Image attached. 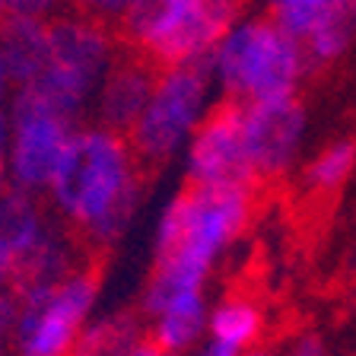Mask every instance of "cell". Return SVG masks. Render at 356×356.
<instances>
[{
    "mask_svg": "<svg viewBox=\"0 0 356 356\" xmlns=\"http://www.w3.org/2000/svg\"><path fill=\"white\" fill-rule=\"evenodd\" d=\"M207 299L204 289L181 293L149 312V341L169 356H188L207 337Z\"/></svg>",
    "mask_w": 356,
    "mask_h": 356,
    "instance_id": "12",
    "label": "cell"
},
{
    "mask_svg": "<svg viewBox=\"0 0 356 356\" xmlns=\"http://www.w3.org/2000/svg\"><path fill=\"white\" fill-rule=\"evenodd\" d=\"M137 165L124 134L99 124L76 127L44 191L89 245L108 248L124 236L140 204Z\"/></svg>",
    "mask_w": 356,
    "mask_h": 356,
    "instance_id": "1",
    "label": "cell"
},
{
    "mask_svg": "<svg viewBox=\"0 0 356 356\" xmlns=\"http://www.w3.org/2000/svg\"><path fill=\"white\" fill-rule=\"evenodd\" d=\"M350 172H353V140L341 137L331 140L309 165H305V188L312 194H334L347 185Z\"/></svg>",
    "mask_w": 356,
    "mask_h": 356,
    "instance_id": "18",
    "label": "cell"
},
{
    "mask_svg": "<svg viewBox=\"0 0 356 356\" xmlns=\"http://www.w3.org/2000/svg\"><path fill=\"white\" fill-rule=\"evenodd\" d=\"M207 334L210 341L245 353L264 334V312L248 296H226L207 312Z\"/></svg>",
    "mask_w": 356,
    "mask_h": 356,
    "instance_id": "15",
    "label": "cell"
},
{
    "mask_svg": "<svg viewBox=\"0 0 356 356\" xmlns=\"http://www.w3.org/2000/svg\"><path fill=\"white\" fill-rule=\"evenodd\" d=\"M3 159H7V108H0V191L7 188V172H3Z\"/></svg>",
    "mask_w": 356,
    "mask_h": 356,
    "instance_id": "25",
    "label": "cell"
},
{
    "mask_svg": "<svg viewBox=\"0 0 356 356\" xmlns=\"http://www.w3.org/2000/svg\"><path fill=\"white\" fill-rule=\"evenodd\" d=\"M350 38H353V13L350 16H337V19L321 22L318 29H312L302 38V54L309 67H327L347 54Z\"/></svg>",
    "mask_w": 356,
    "mask_h": 356,
    "instance_id": "19",
    "label": "cell"
},
{
    "mask_svg": "<svg viewBox=\"0 0 356 356\" xmlns=\"http://www.w3.org/2000/svg\"><path fill=\"white\" fill-rule=\"evenodd\" d=\"M236 19L238 0H131L118 22L127 42L165 70L204 60Z\"/></svg>",
    "mask_w": 356,
    "mask_h": 356,
    "instance_id": "4",
    "label": "cell"
},
{
    "mask_svg": "<svg viewBox=\"0 0 356 356\" xmlns=\"http://www.w3.org/2000/svg\"><path fill=\"white\" fill-rule=\"evenodd\" d=\"M252 220V191L188 188L175 194L156 229V264L143 289V312L181 293L204 289L216 261Z\"/></svg>",
    "mask_w": 356,
    "mask_h": 356,
    "instance_id": "2",
    "label": "cell"
},
{
    "mask_svg": "<svg viewBox=\"0 0 356 356\" xmlns=\"http://www.w3.org/2000/svg\"><path fill=\"white\" fill-rule=\"evenodd\" d=\"M74 131L70 118L26 92H16L7 108V185L26 194H42Z\"/></svg>",
    "mask_w": 356,
    "mask_h": 356,
    "instance_id": "8",
    "label": "cell"
},
{
    "mask_svg": "<svg viewBox=\"0 0 356 356\" xmlns=\"http://www.w3.org/2000/svg\"><path fill=\"white\" fill-rule=\"evenodd\" d=\"M156 83V70L149 60H115L108 67V74L96 86V111H99V127H108L115 134H127L143 111L149 99V89Z\"/></svg>",
    "mask_w": 356,
    "mask_h": 356,
    "instance_id": "11",
    "label": "cell"
},
{
    "mask_svg": "<svg viewBox=\"0 0 356 356\" xmlns=\"http://www.w3.org/2000/svg\"><path fill=\"white\" fill-rule=\"evenodd\" d=\"M64 0H7V16L13 19H51Z\"/></svg>",
    "mask_w": 356,
    "mask_h": 356,
    "instance_id": "21",
    "label": "cell"
},
{
    "mask_svg": "<svg viewBox=\"0 0 356 356\" xmlns=\"http://www.w3.org/2000/svg\"><path fill=\"white\" fill-rule=\"evenodd\" d=\"M242 356H274V353H267V350H248V353H242Z\"/></svg>",
    "mask_w": 356,
    "mask_h": 356,
    "instance_id": "29",
    "label": "cell"
},
{
    "mask_svg": "<svg viewBox=\"0 0 356 356\" xmlns=\"http://www.w3.org/2000/svg\"><path fill=\"white\" fill-rule=\"evenodd\" d=\"M13 277H16V258L0 245V299H7L13 293Z\"/></svg>",
    "mask_w": 356,
    "mask_h": 356,
    "instance_id": "22",
    "label": "cell"
},
{
    "mask_svg": "<svg viewBox=\"0 0 356 356\" xmlns=\"http://www.w3.org/2000/svg\"><path fill=\"white\" fill-rule=\"evenodd\" d=\"M0 58L7 67L10 86H29L48 64V22L7 16L0 22Z\"/></svg>",
    "mask_w": 356,
    "mask_h": 356,
    "instance_id": "13",
    "label": "cell"
},
{
    "mask_svg": "<svg viewBox=\"0 0 356 356\" xmlns=\"http://www.w3.org/2000/svg\"><path fill=\"white\" fill-rule=\"evenodd\" d=\"M115 64V44L102 22L86 16H60L48 22V64L29 86L16 89L54 108L76 124L80 111L92 102L96 86Z\"/></svg>",
    "mask_w": 356,
    "mask_h": 356,
    "instance_id": "5",
    "label": "cell"
},
{
    "mask_svg": "<svg viewBox=\"0 0 356 356\" xmlns=\"http://www.w3.org/2000/svg\"><path fill=\"white\" fill-rule=\"evenodd\" d=\"M10 76H7V67H3V58H0V108L7 105V99H10Z\"/></svg>",
    "mask_w": 356,
    "mask_h": 356,
    "instance_id": "27",
    "label": "cell"
},
{
    "mask_svg": "<svg viewBox=\"0 0 356 356\" xmlns=\"http://www.w3.org/2000/svg\"><path fill=\"white\" fill-rule=\"evenodd\" d=\"M207 74L226 92V102L248 105L296 96L305 70L302 44L264 19H236L207 54Z\"/></svg>",
    "mask_w": 356,
    "mask_h": 356,
    "instance_id": "3",
    "label": "cell"
},
{
    "mask_svg": "<svg viewBox=\"0 0 356 356\" xmlns=\"http://www.w3.org/2000/svg\"><path fill=\"white\" fill-rule=\"evenodd\" d=\"M185 172L194 188H242L254 191V172L242 147L238 105L222 102L204 115L185 143Z\"/></svg>",
    "mask_w": 356,
    "mask_h": 356,
    "instance_id": "10",
    "label": "cell"
},
{
    "mask_svg": "<svg viewBox=\"0 0 356 356\" xmlns=\"http://www.w3.org/2000/svg\"><path fill=\"white\" fill-rule=\"evenodd\" d=\"M99 280L89 270H70L54 286L32 293H10L13 299V327L10 350L13 356H70L86 318L96 305Z\"/></svg>",
    "mask_w": 356,
    "mask_h": 356,
    "instance_id": "7",
    "label": "cell"
},
{
    "mask_svg": "<svg viewBox=\"0 0 356 356\" xmlns=\"http://www.w3.org/2000/svg\"><path fill=\"white\" fill-rule=\"evenodd\" d=\"M7 19V0H0V22Z\"/></svg>",
    "mask_w": 356,
    "mask_h": 356,
    "instance_id": "30",
    "label": "cell"
},
{
    "mask_svg": "<svg viewBox=\"0 0 356 356\" xmlns=\"http://www.w3.org/2000/svg\"><path fill=\"white\" fill-rule=\"evenodd\" d=\"M213 80L207 74V60L165 67L156 74L149 99L137 115L134 127L124 134L134 159L143 165H163L188 143L194 127L204 121L210 105Z\"/></svg>",
    "mask_w": 356,
    "mask_h": 356,
    "instance_id": "6",
    "label": "cell"
},
{
    "mask_svg": "<svg viewBox=\"0 0 356 356\" xmlns=\"http://www.w3.org/2000/svg\"><path fill=\"white\" fill-rule=\"evenodd\" d=\"M293 356H321V353H318V347H315V343H302V347H299Z\"/></svg>",
    "mask_w": 356,
    "mask_h": 356,
    "instance_id": "28",
    "label": "cell"
},
{
    "mask_svg": "<svg viewBox=\"0 0 356 356\" xmlns=\"http://www.w3.org/2000/svg\"><path fill=\"white\" fill-rule=\"evenodd\" d=\"M10 327H13V299H0V356L10 353Z\"/></svg>",
    "mask_w": 356,
    "mask_h": 356,
    "instance_id": "23",
    "label": "cell"
},
{
    "mask_svg": "<svg viewBox=\"0 0 356 356\" xmlns=\"http://www.w3.org/2000/svg\"><path fill=\"white\" fill-rule=\"evenodd\" d=\"M194 350H197L194 356H242L238 350L226 347V343H216V341H200Z\"/></svg>",
    "mask_w": 356,
    "mask_h": 356,
    "instance_id": "24",
    "label": "cell"
},
{
    "mask_svg": "<svg viewBox=\"0 0 356 356\" xmlns=\"http://www.w3.org/2000/svg\"><path fill=\"white\" fill-rule=\"evenodd\" d=\"M70 7L76 10V16L108 22V19H121V13L131 7V0H70Z\"/></svg>",
    "mask_w": 356,
    "mask_h": 356,
    "instance_id": "20",
    "label": "cell"
},
{
    "mask_svg": "<svg viewBox=\"0 0 356 356\" xmlns=\"http://www.w3.org/2000/svg\"><path fill=\"white\" fill-rule=\"evenodd\" d=\"M137 341H140L137 321L131 315H111L83 327L70 356H127Z\"/></svg>",
    "mask_w": 356,
    "mask_h": 356,
    "instance_id": "17",
    "label": "cell"
},
{
    "mask_svg": "<svg viewBox=\"0 0 356 356\" xmlns=\"http://www.w3.org/2000/svg\"><path fill=\"white\" fill-rule=\"evenodd\" d=\"M267 7H270V19L286 35L302 42L321 22L353 13V0H267Z\"/></svg>",
    "mask_w": 356,
    "mask_h": 356,
    "instance_id": "16",
    "label": "cell"
},
{
    "mask_svg": "<svg viewBox=\"0 0 356 356\" xmlns=\"http://www.w3.org/2000/svg\"><path fill=\"white\" fill-rule=\"evenodd\" d=\"M242 147L254 178H283L302 153L309 115L299 96L238 105Z\"/></svg>",
    "mask_w": 356,
    "mask_h": 356,
    "instance_id": "9",
    "label": "cell"
},
{
    "mask_svg": "<svg viewBox=\"0 0 356 356\" xmlns=\"http://www.w3.org/2000/svg\"><path fill=\"white\" fill-rule=\"evenodd\" d=\"M127 356H169V353H163L153 341H137L131 350H127Z\"/></svg>",
    "mask_w": 356,
    "mask_h": 356,
    "instance_id": "26",
    "label": "cell"
},
{
    "mask_svg": "<svg viewBox=\"0 0 356 356\" xmlns=\"http://www.w3.org/2000/svg\"><path fill=\"white\" fill-rule=\"evenodd\" d=\"M44 232H48V220L38 207L35 194L16 191L10 185L3 188L0 191V245L13 254L16 264L35 248Z\"/></svg>",
    "mask_w": 356,
    "mask_h": 356,
    "instance_id": "14",
    "label": "cell"
}]
</instances>
